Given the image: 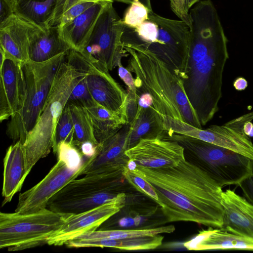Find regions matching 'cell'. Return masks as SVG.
I'll return each instance as SVG.
<instances>
[{
	"mask_svg": "<svg viewBox=\"0 0 253 253\" xmlns=\"http://www.w3.org/2000/svg\"><path fill=\"white\" fill-rule=\"evenodd\" d=\"M166 132L176 133L226 148L253 160V143L244 131V126L253 120V112L232 119L222 125L207 128L196 127L182 121L163 117Z\"/></svg>",
	"mask_w": 253,
	"mask_h": 253,
	"instance_id": "obj_10",
	"label": "cell"
},
{
	"mask_svg": "<svg viewBox=\"0 0 253 253\" xmlns=\"http://www.w3.org/2000/svg\"><path fill=\"white\" fill-rule=\"evenodd\" d=\"M184 149L173 140L163 137L142 138L125 150L124 154L138 166L157 168L178 164L185 159Z\"/></svg>",
	"mask_w": 253,
	"mask_h": 253,
	"instance_id": "obj_15",
	"label": "cell"
},
{
	"mask_svg": "<svg viewBox=\"0 0 253 253\" xmlns=\"http://www.w3.org/2000/svg\"><path fill=\"white\" fill-rule=\"evenodd\" d=\"M118 67V75L127 86V90L137 94L134 78L133 77L131 72L127 68L124 67L122 64L119 65Z\"/></svg>",
	"mask_w": 253,
	"mask_h": 253,
	"instance_id": "obj_39",
	"label": "cell"
},
{
	"mask_svg": "<svg viewBox=\"0 0 253 253\" xmlns=\"http://www.w3.org/2000/svg\"><path fill=\"white\" fill-rule=\"evenodd\" d=\"M126 167L153 186L158 205L169 222H193L221 228L222 187L195 163L185 159L177 165L150 168L129 160Z\"/></svg>",
	"mask_w": 253,
	"mask_h": 253,
	"instance_id": "obj_2",
	"label": "cell"
},
{
	"mask_svg": "<svg viewBox=\"0 0 253 253\" xmlns=\"http://www.w3.org/2000/svg\"><path fill=\"white\" fill-rule=\"evenodd\" d=\"M68 214L46 208L29 213L0 212V248L19 251L47 244Z\"/></svg>",
	"mask_w": 253,
	"mask_h": 253,
	"instance_id": "obj_7",
	"label": "cell"
},
{
	"mask_svg": "<svg viewBox=\"0 0 253 253\" xmlns=\"http://www.w3.org/2000/svg\"><path fill=\"white\" fill-rule=\"evenodd\" d=\"M98 145L96 146L90 142H85L81 145L80 150L84 156L90 158L96 153Z\"/></svg>",
	"mask_w": 253,
	"mask_h": 253,
	"instance_id": "obj_42",
	"label": "cell"
},
{
	"mask_svg": "<svg viewBox=\"0 0 253 253\" xmlns=\"http://www.w3.org/2000/svg\"><path fill=\"white\" fill-rule=\"evenodd\" d=\"M41 28L14 13L0 24V47L6 54L21 63H25L29 60L31 40Z\"/></svg>",
	"mask_w": 253,
	"mask_h": 253,
	"instance_id": "obj_17",
	"label": "cell"
},
{
	"mask_svg": "<svg viewBox=\"0 0 253 253\" xmlns=\"http://www.w3.org/2000/svg\"><path fill=\"white\" fill-rule=\"evenodd\" d=\"M86 1L113 2L114 0H58L54 12L49 24L48 27L58 25L63 13L72 5L80 2Z\"/></svg>",
	"mask_w": 253,
	"mask_h": 253,
	"instance_id": "obj_36",
	"label": "cell"
},
{
	"mask_svg": "<svg viewBox=\"0 0 253 253\" xmlns=\"http://www.w3.org/2000/svg\"><path fill=\"white\" fill-rule=\"evenodd\" d=\"M138 96L136 116L129 124L127 149L141 139L162 137L166 132L163 117L152 106L149 97L144 94Z\"/></svg>",
	"mask_w": 253,
	"mask_h": 253,
	"instance_id": "obj_20",
	"label": "cell"
},
{
	"mask_svg": "<svg viewBox=\"0 0 253 253\" xmlns=\"http://www.w3.org/2000/svg\"><path fill=\"white\" fill-rule=\"evenodd\" d=\"M74 126L69 106L66 104L57 123L52 148L55 154L57 147L61 142L72 143Z\"/></svg>",
	"mask_w": 253,
	"mask_h": 253,
	"instance_id": "obj_30",
	"label": "cell"
},
{
	"mask_svg": "<svg viewBox=\"0 0 253 253\" xmlns=\"http://www.w3.org/2000/svg\"><path fill=\"white\" fill-rule=\"evenodd\" d=\"M224 231L253 239V205L234 190L222 193Z\"/></svg>",
	"mask_w": 253,
	"mask_h": 253,
	"instance_id": "obj_18",
	"label": "cell"
},
{
	"mask_svg": "<svg viewBox=\"0 0 253 253\" xmlns=\"http://www.w3.org/2000/svg\"><path fill=\"white\" fill-rule=\"evenodd\" d=\"M247 80L241 77L237 78L233 83V86L238 91L245 90L248 86Z\"/></svg>",
	"mask_w": 253,
	"mask_h": 253,
	"instance_id": "obj_43",
	"label": "cell"
},
{
	"mask_svg": "<svg viewBox=\"0 0 253 253\" xmlns=\"http://www.w3.org/2000/svg\"><path fill=\"white\" fill-rule=\"evenodd\" d=\"M129 124L124 126L116 133L100 144L96 153L90 161L83 174L117 172L118 161L127 149V141Z\"/></svg>",
	"mask_w": 253,
	"mask_h": 253,
	"instance_id": "obj_19",
	"label": "cell"
},
{
	"mask_svg": "<svg viewBox=\"0 0 253 253\" xmlns=\"http://www.w3.org/2000/svg\"><path fill=\"white\" fill-rule=\"evenodd\" d=\"M130 56L126 68L135 76L137 93L145 94L162 117H169L202 128L185 94L183 80L152 53L124 47Z\"/></svg>",
	"mask_w": 253,
	"mask_h": 253,
	"instance_id": "obj_3",
	"label": "cell"
},
{
	"mask_svg": "<svg viewBox=\"0 0 253 253\" xmlns=\"http://www.w3.org/2000/svg\"><path fill=\"white\" fill-rule=\"evenodd\" d=\"M122 226H129L135 224L134 219L130 217H125L121 219L119 222Z\"/></svg>",
	"mask_w": 253,
	"mask_h": 253,
	"instance_id": "obj_45",
	"label": "cell"
},
{
	"mask_svg": "<svg viewBox=\"0 0 253 253\" xmlns=\"http://www.w3.org/2000/svg\"><path fill=\"white\" fill-rule=\"evenodd\" d=\"M117 172L85 175L68 183L49 200L47 208L65 214H76L101 205L116 197Z\"/></svg>",
	"mask_w": 253,
	"mask_h": 253,
	"instance_id": "obj_9",
	"label": "cell"
},
{
	"mask_svg": "<svg viewBox=\"0 0 253 253\" xmlns=\"http://www.w3.org/2000/svg\"><path fill=\"white\" fill-rule=\"evenodd\" d=\"M11 1H12V2L14 4V5L16 4V3L17 2V1L18 0H10Z\"/></svg>",
	"mask_w": 253,
	"mask_h": 253,
	"instance_id": "obj_48",
	"label": "cell"
},
{
	"mask_svg": "<svg viewBox=\"0 0 253 253\" xmlns=\"http://www.w3.org/2000/svg\"><path fill=\"white\" fill-rule=\"evenodd\" d=\"M83 74L66 59L60 65L37 122L23 144L28 174L38 161L47 156L52 149L58 120Z\"/></svg>",
	"mask_w": 253,
	"mask_h": 253,
	"instance_id": "obj_5",
	"label": "cell"
},
{
	"mask_svg": "<svg viewBox=\"0 0 253 253\" xmlns=\"http://www.w3.org/2000/svg\"><path fill=\"white\" fill-rule=\"evenodd\" d=\"M67 105L69 106L74 126L72 144L79 150L81 145L85 142H90L98 146L99 144L93 134L91 120L86 109L74 104Z\"/></svg>",
	"mask_w": 253,
	"mask_h": 253,
	"instance_id": "obj_28",
	"label": "cell"
},
{
	"mask_svg": "<svg viewBox=\"0 0 253 253\" xmlns=\"http://www.w3.org/2000/svg\"><path fill=\"white\" fill-rule=\"evenodd\" d=\"M96 2H97L82 1L72 5L63 13L58 25L61 27L72 21L93 5Z\"/></svg>",
	"mask_w": 253,
	"mask_h": 253,
	"instance_id": "obj_35",
	"label": "cell"
},
{
	"mask_svg": "<svg viewBox=\"0 0 253 253\" xmlns=\"http://www.w3.org/2000/svg\"><path fill=\"white\" fill-rule=\"evenodd\" d=\"M126 104V114L127 124L130 123L134 119L138 109V98L137 94L127 90Z\"/></svg>",
	"mask_w": 253,
	"mask_h": 253,
	"instance_id": "obj_38",
	"label": "cell"
},
{
	"mask_svg": "<svg viewBox=\"0 0 253 253\" xmlns=\"http://www.w3.org/2000/svg\"><path fill=\"white\" fill-rule=\"evenodd\" d=\"M149 10H151L139 0H135L126 10L122 18L123 23L129 27L136 28L148 19Z\"/></svg>",
	"mask_w": 253,
	"mask_h": 253,
	"instance_id": "obj_33",
	"label": "cell"
},
{
	"mask_svg": "<svg viewBox=\"0 0 253 253\" xmlns=\"http://www.w3.org/2000/svg\"><path fill=\"white\" fill-rule=\"evenodd\" d=\"M90 161L86 158L78 169L70 168L60 159L51 169L47 175L30 189L20 193L15 212L29 213L47 208L51 198L68 183L83 173Z\"/></svg>",
	"mask_w": 253,
	"mask_h": 253,
	"instance_id": "obj_13",
	"label": "cell"
},
{
	"mask_svg": "<svg viewBox=\"0 0 253 253\" xmlns=\"http://www.w3.org/2000/svg\"><path fill=\"white\" fill-rule=\"evenodd\" d=\"M57 0H18L14 6V13L45 29L48 28Z\"/></svg>",
	"mask_w": 253,
	"mask_h": 253,
	"instance_id": "obj_27",
	"label": "cell"
},
{
	"mask_svg": "<svg viewBox=\"0 0 253 253\" xmlns=\"http://www.w3.org/2000/svg\"><path fill=\"white\" fill-rule=\"evenodd\" d=\"M5 54V59L0 66V122L10 118L19 109L25 87L23 63Z\"/></svg>",
	"mask_w": 253,
	"mask_h": 253,
	"instance_id": "obj_16",
	"label": "cell"
},
{
	"mask_svg": "<svg viewBox=\"0 0 253 253\" xmlns=\"http://www.w3.org/2000/svg\"><path fill=\"white\" fill-rule=\"evenodd\" d=\"M14 6L10 0H0V24L14 14Z\"/></svg>",
	"mask_w": 253,
	"mask_h": 253,
	"instance_id": "obj_40",
	"label": "cell"
},
{
	"mask_svg": "<svg viewBox=\"0 0 253 253\" xmlns=\"http://www.w3.org/2000/svg\"><path fill=\"white\" fill-rule=\"evenodd\" d=\"M200 0H187V4L188 8H190L195 3L198 2Z\"/></svg>",
	"mask_w": 253,
	"mask_h": 253,
	"instance_id": "obj_47",
	"label": "cell"
},
{
	"mask_svg": "<svg viewBox=\"0 0 253 253\" xmlns=\"http://www.w3.org/2000/svg\"><path fill=\"white\" fill-rule=\"evenodd\" d=\"M175 229V227L171 225L153 228L131 230H95L81 235L75 239L83 240L96 239H122L154 236L163 233H171L174 232Z\"/></svg>",
	"mask_w": 253,
	"mask_h": 253,
	"instance_id": "obj_29",
	"label": "cell"
},
{
	"mask_svg": "<svg viewBox=\"0 0 253 253\" xmlns=\"http://www.w3.org/2000/svg\"><path fill=\"white\" fill-rule=\"evenodd\" d=\"M55 154L57 159H60L66 162L68 166L73 169H79L85 160L81 152L72 143L61 142L57 146Z\"/></svg>",
	"mask_w": 253,
	"mask_h": 253,
	"instance_id": "obj_32",
	"label": "cell"
},
{
	"mask_svg": "<svg viewBox=\"0 0 253 253\" xmlns=\"http://www.w3.org/2000/svg\"><path fill=\"white\" fill-rule=\"evenodd\" d=\"M246 134L251 138L253 137V123L252 121L247 122L244 126Z\"/></svg>",
	"mask_w": 253,
	"mask_h": 253,
	"instance_id": "obj_44",
	"label": "cell"
},
{
	"mask_svg": "<svg viewBox=\"0 0 253 253\" xmlns=\"http://www.w3.org/2000/svg\"><path fill=\"white\" fill-rule=\"evenodd\" d=\"M165 138L177 141L197 157L195 163L222 188L237 185L253 174V160L238 153L189 136L166 133Z\"/></svg>",
	"mask_w": 253,
	"mask_h": 253,
	"instance_id": "obj_8",
	"label": "cell"
},
{
	"mask_svg": "<svg viewBox=\"0 0 253 253\" xmlns=\"http://www.w3.org/2000/svg\"><path fill=\"white\" fill-rule=\"evenodd\" d=\"M66 60L84 74L88 89L97 104L112 112L125 106L127 92L113 78L103 64L73 49L69 51Z\"/></svg>",
	"mask_w": 253,
	"mask_h": 253,
	"instance_id": "obj_12",
	"label": "cell"
},
{
	"mask_svg": "<svg viewBox=\"0 0 253 253\" xmlns=\"http://www.w3.org/2000/svg\"><path fill=\"white\" fill-rule=\"evenodd\" d=\"M113 2H108L104 8L80 52L97 60L109 71L118 67L122 58L128 55L121 42L124 24Z\"/></svg>",
	"mask_w": 253,
	"mask_h": 253,
	"instance_id": "obj_11",
	"label": "cell"
},
{
	"mask_svg": "<svg viewBox=\"0 0 253 253\" xmlns=\"http://www.w3.org/2000/svg\"><path fill=\"white\" fill-rule=\"evenodd\" d=\"M86 109L91 120L94 137L99 144L127 124L126 105L116 112L110 111L99 104Z\"/></svg>",
	"mask_w": 253,
	"mask_h": 253,
	"instance_id": "obj_25",
	"label": "cell"
},
{
	"mask_svg": "<svg viewBox=\"0 0 253 253\" xmlns=\"http://www.w3.org/2000/svg\"><path fill=\"white\" fill-rule=\"evenodd\" d=\"M164 236H154L129 238L122 239H96L83 240L74 239L65 245L68 248L109 247L127 251L155 249L162 244Z\"/></svg>",
	"mask_w": 253,
	"mask_h": 253,
	"instance_id": "obj_26",
	"label": "cell"
},
{
	"mask_svg": "<svg viewBox=\"0 0 253 253\" xmlns=\"http://www.w3.org/2000/svg\"><path fill=\"white\" fill-rule=\"evenodd\" d=\"M109 2H97L72 21L61 27L58 25L71 49L79 52L83 51L98 17Z\"/></svg>",
	"mask_w": 253,
	"mask_h": 253,
	"instance_id": "obj_23",
	"label": "cell"
},
{
	"mask_svg": "<svg viewBox=\"0 0 253 253\" xmlns=\"http://www.w3.org/2000/svg\"><path fill=\"white\" fill-rule=\"evenodd\" d=\"M189 251L241 250L253 251V239L220 228L209 227L200 231L193 238L183 244Z\"/></svg>",
	"mask_w": 253,
	"mask_h": 253,
	"instance_id": "obj_21",
	"label": "cell"
},
{
	"mask_svg": "<svg viewBox=\"0 0 253 253\" xmlns=\"http://www.w3.org/2000/svg\"><path fill=\"white\" fill-rule=\"evenodd\" d=\"M126 196L120 193L108 202L87 211L68 214L61 228L48 240L47 245L60 246L68 241L96 229L125 206Z\"/></svg>",
	"mask_w": 253,
	"mask_h": 253,
	"instance_id": "obj_14",
	"label": "cell"
},
{
	"mask_svg": "<svg viewBox=\"0 0 253 253\" xmlns=\"http://www.w3.org/2000/svg\"><path fill=\"white\" fill-rule=\"evenodd\" d=\"M28 174L23 144L18 141L9 147L3 159L2 206L10 202L20 191Z\"/></svg>",
	"mask_w": 253,
	"mask_h": 253,
	"instance_id": "obj_22",
	"label": "cell"
},
{
	"mask_svg": "<svg viewBox=\"0 0 253 253\" xmlns=\"http://www.w3.org/2000/svg\"><path fill=\"white\" fill-rule=\"evenodd\" d=\"M67 104L79 105L85 108L98 104L93 99L89 92L84 74L81 76L78 82L72 90Z\"/></svg>",
	"mask_w": 253,
	"mask_h": 253,
	"instance_id": "obj_31",
	"label": "cell"
},
{
	"mask_svg": "<svg viewBox=\"0 0 253 253\" xmlns=\"http://www.w3.org/2000/svg\"><path fill=\"white\" fill-rule=\"evenodd\" d=\"M190 28L184 21L173 20L149 10L148 19L136 28L124 24L121 37L124 47L147 50L166 63L183 81L190 48Z\"/></svg>",
	"mask_w": 253,
	"mask_h": 253,
	"instance_id": "obj_4",
	"label": "cell"
},
{
	"mask_svg": "<svg viewBox=\"0 0 253 253\" xmlns=\"http://www.w3.org/2000/svg\"><path fill=\"white\" fill-rule=\"evenodd\" d=\"M171 8L174 14L181 20L190 24L189 8L187 0H169Z\"/></svg>",
	"mask_w": 253,
	"mask_h": 253,
	"instance_id": "obj_37",
	"label": "cell"
},
{
	"mask_svg": "<svg viewBox=\"0 0 253 253\" xmlns=\"http://www.w3.org/2000/svg\"><path fill=\"white\" fill-rule=\"evenodd\" d=\"M238 186L242 189L245 198L253 205V174L245 178Z\"/></svg>",
	"mask_w": 253,
	"mask_h": 253,
	"instance_id": "obj_41",
	"label": "cell"
},
{
	"mask_svg": "<svg viewBox=\"0 0 253 253\" xmlns=\"http://www.w3.org/2000/svg\"><path fill=\"white\" fill-rule=\"evenodd\" d=\"M70 46L65 41L58 25L40 29L32 37L29 46V60L41 62L68 52Z\"/></svg>",
	"mask_w": 253,
	"mask_h": 253,
	"instance_id": "obj_24",
	"label": "cell"
},
{
	"mask_svg": "<svg viewBox=\"0 0 253 253\" xmlns=\"http://www.w3.org/2000/svg\"><path fill=\"white\" fill-rule=\"evenodd\" d=\"M189 17L190 48L183 86L203 126L219 109L228 41L211 0L197 3L189 10Z\"/></svg>",
	"mask_w": 253,
	"mask_h": 253,
	"instance_id": "obj_1",
	"label": "cell"
},
{
	"mask_svg": "<svg viewBox=\"0 0 253 253\" xmlns=\"http://www.w3.org/2000/svg\"><path fill=\"white\" fill-rule=\"evenodd\" d=\"M68 52L44 62L29 60L22 64L25 81L22 101L10 118L6 128L7 135L15 143L19 141L23 144L36 124L60 65Z\"/></svg>",
	"mask_w": 253,
	"mask_h": 253,
	"instance_id": "obj_6",
	"label": "cell"
},
{
	"mask_svg": "<svg viewBox=\"0 0 253 253\" xmlns=\"http://www.w3.org/2000/svg\"><path fill=\"white\" fill-rule=\"evenodd\" d=\"M135 0H114L120 2H122L126 4H131ZM143 4L147 6L151 5V2L150 0H139Z\"/></svg>",
	"mask_w": 253,
	"mask_h": 253,
	"instance_id": "obj_46",
	"label": "cell"
},
{
	"mask_svg": "<svg viewBox=\"0 0 253 253\" xmlns=\"http://www.w3.org/2000/svg\"><path fill=\"white\" fill-rule=\"evenodd\" d=\"M122 174L131 185L147 195L158 205V196L154 188L149 182L143 178L135 174L126 166L124 167L122 170Z\"/></svg>",
	"mask_w": 253,
	"mask_h": 253,
	"instance_id": "obj_34",
	"label": "cell"
}]
</instances>
